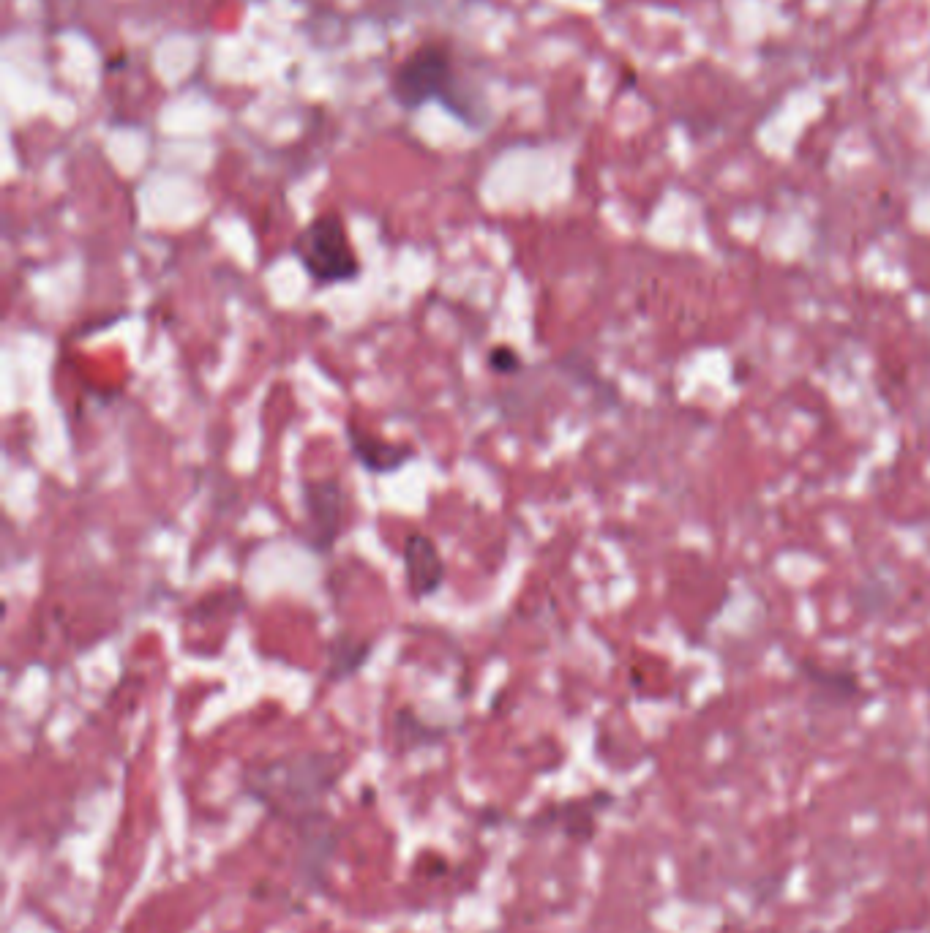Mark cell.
<instances>
[{"label": "cell", "mask_w": 930, "mask_h": 933, "mask_svg": "<svg viewBox=\"0 0 930 933\" xmlns=\"http://www.w3.org/2000/svg\"><path fill=\"white\" fill-rule=\"evenodd\" d=\"M344 773V759L336 753L298 751L254 764L243 775V789L260 800L270 813L300 819L317 811L322 797Z\"/></svg>", "instance_id": "6da1fadb"}, {"label": "cell", "mask_w": 930, "mask_h": 933, "mask_svg": "<svg viewBox=\"0 0 930 933\" xmlns=\"http://www.w3.org/2000/svg\"><path fill=\"white\" fill-rule=\"evenodd\" d=\"M374 650L371 639L352 636V633H336L328 642V663H325V683L341 685L352 680L355 674L369 663V655Z\"/></svg>", "instance_id": "ba28073f"}, {"label": "cell", "mask_w": 930, "mask_h": 933, "mask_svg": "<svg viewBox=\"0 0 930 933\" xmlns=\"http://www.w3.org/2000/svg\"><path fill=\"white\" fill-rule=\"evenodd\" d=\"M401 565H404V584L407 595L415 603H423L445 587L448 565L440 546L426 532H410L401 546Z\"/></svg>", "instance_id": "5b68a950"}, {"label": "cell", "mask_w": 930, "mask_h": 933, "mask_svg": "<svg viewBox=\"0 0 930 933\" xmlns=\"http://www.w3.org/2000/svg\"><path fill=\"white\" fill-rule=\"evenodd\" d=\"M339 846V830L328 813L311 811L298 819V876L300 882L320 890L325 871Z\"/></svg>", "instance_id": "8992f818"}, {"label": "cell", "mask_w": 930, "mask_h": 933, "mask_svg": "<svg viewBox=\"0 0 930 933\" xmlns=\"http://www.w3.org/2000/svg\"><path fill=\"white\" fill-rule=\"evenodd\" d=\"M486 366L500 377H513V374L521 372V355L510 344H494L486 352Z\"/></svg>", "instance_id": "30bf717a"}, {"label": "cell", "mask_w": 930, "mask_h": 933, "mask_svg": "<svg viewBox=\"0 0 930 933\" xmlns=\"http://www.w3.org/2000/svg\"><path fill=\"white\" fill-rule=\"evenodd\" d=\"M393 734H396V745L399 748H420V745L440 743V737L445 732H442L440 726L423 723L412 710L401 707L396 718H393Z\"/></svg>", "instance_id": "9c48e42d"}, {"label": "cell", "mask_w": 930, "mask_h": 933, "mask_svg": "<svg viewBox=\"0 0 930 933\" xmlns=\"http://www.w3.org/2000/svg\"><path fill=\"white\" fill-rule=\"evenodd\" d=\"M303 502V530L300 541L317 557H330L344 535L347 524V492L339 478L322 475L300 483Z\"/></svg>", "instance_id": "277c9868"}, {"label": "cell", "mask_w": 930, "mask_h": 933, "mask_svg": "<svg viewBox=\"0 0 930 933\" xmlns=\"http://www.w3.org/2000/svg\"><path fill=\"white\" fill-rule=\"evenodd\" d=\"M453 88V55L437 41L410 52L390 80V96L401 110H418L434 99L448 104Z\"/></svg>", "instance_id": "3957f363"}, {"label": "cell", "mask_w": 930, "mask_h": 933, "mask_svg": "<svg viewBox=\"0 0 930 933\" xmlns=\"http://www.w3.org/2000/svg\"><path fill=\"white\" fill-rule=\"evenodd\" d=\"M292 257L300 262L314 287H339L360 276L363 265L339 213L325 211L303 227L292 241Z\"/></svg>", "instance_id": "7a4b0ae2"}, {"label": "cell", "mask_w": 930, "mask_h": 933, "mask_svg": "<svg viewBox=\"0 0 930 933\" xmlns=\"http://www.w3.org/2000/svg\"><path fill=\"white\" fill-rule=\"evenodd\" d=\"M347 437V451L355 462L371 475H393L404 470L412 459H418V448L410 442H393L380 437L377 432H369L358 421H347L344 426Z\"/></svg>", "instance_id": "52a82bcc"}]
</instances>
